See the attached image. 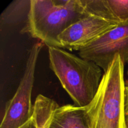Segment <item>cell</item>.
<instances>
[{
    "mask_svg": "<svg viewBox=\"0 0 128 128\" xmlns=\"http://www.w3.org/2000/svg\"><path fill=\"white\" fill-rule=\"evenodd\" d=\"M125 116L127 128H128V87L125 89Z\"/></svg>",
    "mask_w": 128,
    "mask_h": 128,
    "instance_id": "obj_10",
    "label": "cell"
},
{
    "mask_svg": "<svg viewBox=\"0 0 128 128\" xmlns=\"http://www.w3.org/2000/svg\"><path fill=\"white\" fill-rule=\"evenodd\" d=\"M86 15L82 0H31L22 33H28L48 47L60 48V34Z\"/></svg>",
    "mask_w": 128,
    "mask_h": 128,
    "instance_id": "obj_1",
    "label": "cell"
},
{
    "mask_svg": "<svg viewBox=\"0 0 128 128\" xmlns=\"http://www.w3.org/2000/svg\"><path fill=\"white\" fill-rule=\"evenodd\" d=\"M20 128H36V126H35L34 121L33 118H31L28 122H26V124L22 126Z\"/></svg>",
    "mask_w": 128,
    "mask_h": 128,
    "instance_id": "obj_11",
    "label": "cell"
},
{
    "mask_svg": "<svg viewBox=\"0 0 128 128\" xmlns=\"http://www.w3.org/2000/svg\"><path fill=\"white\" fill-rule=\"evenodd\" d=\"M59 106L52 99L39 94L33 105L32 118L36 128H49L52 114Z\"/></svg>",
    "mask_w": 128,
    "mask_h": 128,
    "instance_id": "obj_9",
    "label": "cell"
},
{
    "mask_svg": "<svg viewBox=\"0 0 128 128\" xmlns=\"http://www.w3.org/2000/svg\"><path fill=\"white\" fill-rule=\"evenodd\" d=\"M125 86H126V87H128V72H127V78H126V80H125Z\"/></svg>",
    "mask_w": 128,
    "mask_h": 128,
    "instance_id": "obj_12",
    "label": "cell"
},
{
    "mask_svg": "<svg viewBox=\"0 0 128 128\" xmlns=\"http://www.w3.org/2000/svg\"><path fill=\"white\" fill-rule=\"evenodd\" d=\"M44 45L38 41L29 51L23 76L14 95L6 104L0 128H20L32 118L31 93L38 58Z\"/></svg>",
    "mask_w": 128,
    "mask_h": 128,
    "instance_id": "obj_4",
    "label": "cell"
},
{
    "mask_svg": "<svg viewBox=\"0 0 128 128\" xmlns=\"http://www.w3.org/2000/svg\"><path fill=\"white\" fill-rule=\"evenodd\" d=\"M87 14L116 25L128 23V0H82Z\"/></svg>",
    "mask_w": 128,
    "mask_h": 128,
    "instance_id": "obj_7",
    "label": "cell"
},
{
    "mask_svg": "<svg viewBox=\"0 0 128 128\" xmlns=\"http://www.w3.org/2000/svg\"><path fill=\"white\" fill-rule=\"evenodd\" d=\"M49 128H90L85 107L59 106L52 114Z\"/></svg>",
    "mask_w": 128,
    "mask_h": 128,
    "instance_id": "obj_8",
    "label": "cell"
},
{
    "mask_svg": "<svg viewBox=\"0 0 128 128\" xmlns=\"http://www.w3.org/2000/svg\"><path fill=\"white\" fill-rule=\"evenodd\" d=\"M117 26L100 17L88 14L60 34V48L80 51Z\"/></svg>",
    "mask_w": 128,
    "mask_h": 128,
    "instance_id": "obj_6",
    "label": "cell"
},
{
    "mask_svg": "<svg viewBox=\"0 0 128 128\" xmlns=\"http://www.w3.org/2000/svg\"><path fill=\"white\" fill-rule=\"evenodd\" d=\"M50 67L75 106L86 107L94 98L101 80V68L91 61L58 47H48Z\"/></svg>",
    "mask_w": 128,
    "mask_h": 128,
    "instance_id": "obj_2",
    "label": "cell"
},
{
    "mask_svg": "<svg viewBox=\"0 0 128 128\" xmlns=\"http://www.w3.org/2000/svg\"><path fill=\"white\" fill-rule=\"evenodd\" d=\"M118 54L128 62V23L118 25L79 51L80 57L96 63L104 72Z\"/></svg>",
    "mask_w": 128,
    "mask_h": 128,
    "instance_id": "obj_5",
    "label": "cell"
},
{
    "mask_svg": "<svg viewBox=\"0 0 128 128\" xmlns=\"http://www.w3.org/2000/svg\"><path fill=\"white\" fill-rule=\"evenodd\" d=\"M124 64L120 55L104 72L98 90L85 107L90 128H127Z\"/></svg>",
    "mask_w": 128,
    "mask_h": 128,
    "instance_id": "obj_3",
    "label": "cell"
}]
</instances>
